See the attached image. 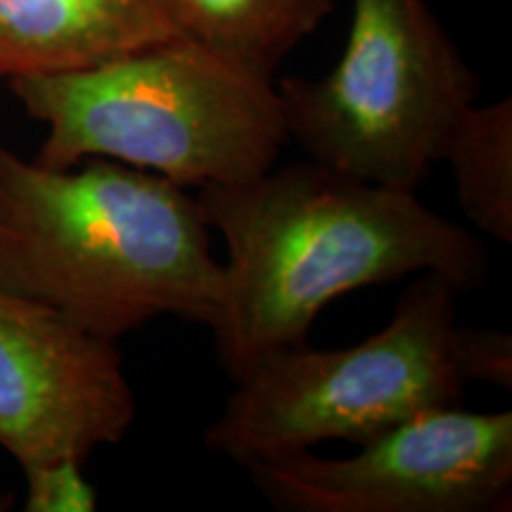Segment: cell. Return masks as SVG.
Instances as JSON below:
<instances>
[{"label": "cell", "mask_w": 512, "mask_h": 512, "mask_svg": "<svg viewBox=\"0 0 512 512\" xmlns=\"http://www.w3.org/2000/svg\"><path fill=\"white\" fill-rule=\"evenodd\" d=\"M197 200L226 242L209 328L233 380L266 354L309 342L320 311L361 287L434 273L465 294L489 275L482 242L415 190L358 181L313 159L202 188Z\"/></svg>", "instance_id": "obj_1"}, {"label": "cell", "mask_w": 512, "mask_h": 512, "mask_svg": "<svg viewBox=\"0 0 512 512\" xmlns=\"http://www.w3.org/2000/svg\"><path fill=\"white\" fill-rule=\"evenodd\" d=\"M0 290L117 342L164 316L209 325L223 264L188 188L112 159L53 169L0 145Z\"/></svg>", "instance_id": "obj_2"}, {"label": "cell", "mask_w": 512, "mask_h": 512, "mask_svg": "<svg viewBox=\"0 0 512 512\" xmlns=\"http://www.w3.org/2000/svg\"><path fill=\"white\" fill-rule=\"evenodd\" d=\"M8 86L48 126L36 162L53 169L112 159L202 190L259 178L290 145L275 76L185 36Z\"/></svg>", "instance_id": "obj_3"}, {"label": "cell", "mask_w": 512, "mask_h": 512, "mask_svg": "<svg viewBox=\"0 0 512 512\" xmlns=\"http://www.w3.org/2000/svg\"><path fill=\"white\" fill-rule=\"evenodd\" d=\"M458 290L415 275L394 316L363 342L278 349L235 382L204 446L242 467L306 451L320 441H363L422 411L458 403L467 380Z\"/></svg>", "instance_id": "obj_4"}, {"label": "cell", "mask_w": 512, "mask_h": 512, "mask_svg": "<svg viewBox=\"0 0 512 512\" xmlns=\"http://www.w3.org/2000/svg\"><path fill=\"white\" fill-rule=\"evenodd\" d=\"M290 143L358 181L415 190L479 79L427 0H354L335 67L275 81Z\"/></svg>", "instance_id": "obj_5"}, {"label": "cell", "mask_w": 512, "mask_h": 512, "mask_svg": "<svg viewBox=\"0 0 512 512\" xmlns=\"http://www.w3.org/2000/svg\"><path fill=\"white\" fill-rule=\"evenodd\" d=\"M283 512H494L512 503V413L430 408L358 444L349 458L306 451L247 465Z\"/></svg>", "instance_id": "obj_6"}, {"label": "cell", "mask_w": 512, "mask_h": 512, "mask_svg": "<svg viewBox=\"0 0 512 512\" xmlns=\"http://www.w3.org/2000/svg\"><path fill=\"white\" fill-rule=\"evenodd\" d=\"M136 413L117 342L0 290V448L22 467L86 460L124 441Z\"/></svg>", "instance_id": "obj_7"}, {"label": "cell", "mask_w": 512, "mask_h": 512, "mask_svg": "<svg viewBox=\"0 0 512 512\" xmlns=\"http://www.w3.org/2000/svg\"><path fill=\"white\" fill-rule=\"evenodd\" d=\"M176 36L174 0H0V79L91 67Z\"/></svg>", "instance_id": "obj_8"}, {"label": "cell", "mask_w": 512, "mask_h": 512, "mask_svg": "<svg viewBox=\"0 0 512 512\" xmlns=\"http://www.w3.org/2000/svg\"><path fill=\"white\" fill-rule=\"evenodd\" d=\"M174 10L181 36L275 76L285 57L328 19L335 0H174Z\"/></svg>", "instance_id": "obj_9"}, {"label": "cell", "mask_w": 512, "mask_h": 512, "mask_svg": "<svg viewBox=\"0 0 512 512\" xmlns=\"http://www.w3.org/2000/svg\"><path fill=\"white\" fill-rule=\"evenodd\" d=\"M441 162L456 181L467 221L486 238L512 242V100L467 107L446 140Z\"/></svg>", "instance_id": "obj_10"}, {"label": "cell", "mask_w": 512, "mask_h": 512, "mask_svg": "<svg viewBox=\"0 0 512 512\" xmlns=\"http://www.w3.org/2000/svg\"><path fill=\"white\" fill-rule=\"evenodd\" d=\"M81 458H50L24 465V510L27 512H93L98 494L83 475Z\"/></svg>", "instance_id": "obj_11"}, {"label": "cell", "mask_w": 512, "mask_h": 512, "mask_svg": "<svg viewBox=\"0 0 512 512\" xmlns=\"http://www.w3.org/2000/svg\"><path fill=\"white\" fill-rule=\"evenodd\" d=\"M463 358L470 382L512 387V337L508 332L463 328Z\"/></svg>", "instance_id": "obj_12"}, {"label": "cell", "mask_w": 512, "mask_h": 512, "mask_svg": "<svg viewBox=\"0 0 512 512\" xmlns=\"http://www.w3.org/2000/svg\"><path fill=\"white\" fill-rule=\"evenodd\" d=\"M10 503H12V498H3V496H0V510H5V508H8Z\"/></svg>", "instance_id": "obj_13"}]
</instances>
